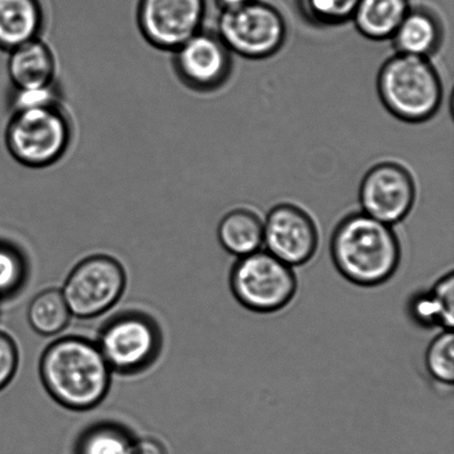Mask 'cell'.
I'll use <instances>...</instances> for the list:
<instances>
[{
    "label": "cell",
    "instance_id": "6da1fadb",
    "mask_svg": "<svg viewBox=\"0 0 454 454\" xmlns=\"http://www.w3.org/2000/svg\"><path fill=\"white\" fill-rule=\"evenodd\" d=\"M39 372L56 403L69 411H88L108 395L114 372L97 342L68 336L47 347Z\"/></svg>",
    "mask_w": 454,
    "mask_h": 454
},
{
    "label": "cell",
    "instance_id": "7a4b0ae2",
    "mask_svg": "<svg viewBox=\"0 0 454 454\" xmlns=\"http://www.w3.org/2000/svg\"><path fill=\"white\" fill-rule=\"evenodd\" d=\"M402 245L393 226L362 213L346 216L333 230V265L349 283L376 287L388 282L402 262Z\"/></svg>",
    "mask_w": 454,
    "mask_h": 454
},
{
    "label": "cell",
    "instance_id": "3957f363",
    "mask_svg": "<svg viewBox=\"0 0 454 454\" xmlns=\"http://www.w3.org/2000/svg\"><path fill=\"white\" fill-rule=\"evenodd\" d=\"M377 88L386 109L404 122L428 121L442 104V79L428 58L395 53L382 65Z\"/></svg>",
    "mask_w": 454,
    "mask_h": 454
},
{
    "label": "cell",
    "instance_id": "277c9868",
    "mask_svg": "<svg viewBox=\"0 0 454 454\" xmlns=\"http://www.w3.org/2000/svg\"><path fill=\"white\" fill-rule=\"evenodd\" d=\"M236 301L256 314H274L295 300L298 279L293 267L260 249L238 258L230 273Z\"/></svg>",
    "mask_w": 454,
    "mask_h": 454
},
{
    "label": "cell",
    "instance_id": "5b68a950",
    "mask_svg": "<svg viewBox=\"0 0 454 454\" xmlns=\"http://www.w3.org/2000/svg\"><path fill=\"white\" fill-rule=\"evenodd\" d=\"M69 141V123L58 106L13 113L7 126L9 153L26 167L51 166L64 155Z\"/></svg>",
    "mask_w": 454,
    "mask_h": 454
},
{
    "label": "cell",
    "instance_id": "8992f818",
    "mask_svg": "<svg viewBox=\"0 0 454 454\" xmlns=\"http://www.w3.org/2000/svg\"><path fill=\"white\" fill-rule=\"evenodd\" d=\"M98 347L111 371L133 375L148 369L162 349V333L149 315L128 311L102 328Z\"/></svg>",
    "mask_w": 454,
    "mask_h": 454
},
{
    "label": "cell",
    "instance_id": "52a82bcc",
    "mask_svg": "<svg viewBox=\"0 0 454 454\" xmlns=\"http://www.w3.org/2000/svg\"><path fill=\"white\" fill-rule=\"evenodd\" d=\"M216 34L231 52L247 59H265L282 48L287 28L278 9L253 0L222 12Z\"/></svg>",
    "mask_w": 454,
    "mask_h": 454
},
{
    "label": "cell",
    "instance_id": "ba28073f",
    "mask_svg": "<svg viewBox=\"0 0 454 454\" xmlns=\"http://www.w3.org/2000/svg\"><path fill=\"white\" fill-rule=\"evenodd\" d=\"M126 286V270L117 260L92 255L71 270L61 293L73 317L92 319L113 309Z\"/></svg>",
    "mask_w": 454,
    "mask_h": 454
},
{
    "label": "cell",
    "instance_id": "9c48e42d",
    "mask_svg": "<svg viewBox=\"0 0 454 454\" xmlns=\"http://www.w3.org/2000/svg\"><path fill=\"white\" fill-rule=\"evenodd\" d=\"M359 201L364 215L390 226L398 224L415 204V181L411 172L398 163L377 164L364 176Z\"/></svg>",
    "mask_w": 454,
    "mask_h": 454
},
{
    "label": "cell",
    "instance_id": "30bf717a",
    "mask_svg": "<svg viewBox=\"0 0 454 454\" xmlns=\"http://www.w3.org/2000/svg\"><path fill=\"white\" fill-rule=\"evenodd\" d=\"M206 0H140L137 20L150 43L176 51L201 30Z\"/></svg>",
    "mask_w": 454,
    "mask_h": 454
},
{
    "label": "cell",
    "instance_id": "8fae6325",
    "mask_svg": "<svg viewBox=\"0 0 454 454\" xmlns=\"http://www.w3.org/2000/svg\"><path fill=\"white\" fill-rule=\"evenodd\" d=\"M265 251L288 266H304L319 247L317 226L309 213L293 204L271 208L264 221Z\"/></svg>",
    "mask_w": 454,
    "mask_h": 454
},
{
    "label": "cell",
    "instance_id": "7c38bea8",
    "mask_svg": "<svg viewBox=\"0 0 454 454\" xmlns=\"http://www.w3.org/2000/svg\"><path fill=\"white\" fill-rule=\"evenodd\" d=\"M175 52L177 73L195 90H215L231 75V52L215 33L200 30Z\"/></svg>",
    "mask_w": 454,
    "mask_h": 454
},
{
    "label": "cell",
    "instance_id": "4fadbf2b",
    "mask_svg": "<svg viewBox=\"0 0 454 454\" xmlns=\"http://www.w3.org/2000/svg\"><path fill=\"white\" fill-rule=\"evenodd\" d=\"M8 74L15 89L53 84L56 61L51 48L38 38L9 51Z\"/></svg>",
    "mask_w": 454,
    "mask_h": 454
},
{
    "label": "cell",
    "instance_id": "5bb4252c",
    "mask_svg": "<svg viewBox=\"0 0 454 454\" xmlns=\"http://www.w3.org/2000/svg\"><path fill=\"white\" fill-rule=\"evenodd\" d=\"M391 39L398 53L429 58L442 46V24L429 9L411 8Z\"/></svg>",
    "mask_w": 454,
    "mask_h": 454
},
{
    "label": "cell",
    "instance_id": "9a60e30c",
    "mask_svg": "<svg viewBox=\"0 0 454 454\" xmlns=\"http://www.w3.org/2000/svg\"><path fill=\"white\" fill-rule=\"evenodd\" d=\"M43 22L39 0H0V48L11 51L37 38Z\"/></svg>",
    "mask_w": 454,
    "mask_h": 454
},
{
    "label": "cell",
    "instance_id": "2e32d148",
    "mask_svg": "<svg viewBox=\"0 0 454 454\" xmlns=\"http://www.w3.org/2000/svg\"><path fill=\"white\" fill-rule=\"evenodd\" d=\"M222 247L235 257L260 251L264 245V221L247 208L227 213L217 227Z\"/></svg>",
    "mask_w": 454,
    "mask_h": 454
},
{
    "label": "cell",
    "instance_id": "e0dca14e",
    "mask_svg": "<svg viewBox=\"0 0 454 454\" xmlns=\"http://www.w3.org/2000/svg\"><path fill=\"white\" fill-rule=\"evenodd\" d=\"M411 9L409 0H359L353 20L364 37L380 42L394 37Z\"/></svg>",
    "mask_w": 454,
    "mask_h": 454
},
{
    "label": "cell",
    "instance_id": "ac0fdd59",
    "mask_svg": "<svg viewBox=\"0 0 454 454\" xmlns=\"http://www.w3.org/2000/svg\"><path fill=\"white\" fill-rule=\"evenodd\" d=\"M71 311L59 289L51 288L39 293L28 307L31 328L42 336H55L68 326Z\"/></svg>",
    "mask_w": 454,
    "mask_h": 454
},
{
    "label": "cell",
    "instance_id": "d6986e66",
    "mask_svg": "<svg viewBox=\"0 0 454 454\" xmlns=\"http://www.w3.org/2000/svg\"><path fill=\"white\" fill-rule=\"evenodd\" d=\"M135 440L114 424H98L80 435L75 454H132Z\"/></svg>",
    "mask_w": 454,
    "mask_h": 454
},
{
    "label": "cell",
    "instance_id": "ffe728a7",
    "mask_svg": "<svg viewBox=\"0 0 454 454\" xmlns=\"http://www.w3.org/2000/svg\"><path fill=\"white\" fill-rule=\"evenodd\" d=\"M454 336L442 329L429 342L425 354V366L431 380L442 387H452L454 381Z\"/></svg>",
    "mask_w": 454,
    "mask_h": 454
},
{
    "label": "cell",
    "instance_id": "44dd1931",
    "mask_svg": "<svg viewBox=\"0 0 454 454\" xmlns=\"http://www.w3.org/2000/svg\"><path fill=\"white\" fill-rule=\"evenodd\" d=\"M359 0H298L300 11L315 26H338L353 20Z\"/></svg>",
    "mask_w": 454,
    "mask_h": 454
},
{
    "label": "cell",
    "instance_id": "7402d4cb",
    "mask_svg": "<svg viewBox=\"0 0 454 454\" xmlns=\"http://www.w3.org/2000/svg\"><path fill=\"white\" fill-rule=\"evenodd\" d=\"M26 278L25 257L16 247L0 242V300L20 292Z\"/></svg>",
    "mask_w": 454,
    "mask_h": 454
},
{
    "label": "cell",
    "instance_id": "603a6c76",
    "mask_svg": "<svg viewBox=\"0 0 454 454\" xmlns=\"http://www.w3.org/2000/svg\"><path fill=\"white\" fill-rule=\"evenodd\" d=\"M409 313L411 318L422 327H439L443 329L442 309L429 291L417 293L409 302Z\"/></svg>",
    "mask_w": 454,
    "mask_h": 454
},
{
    "label": "cell",
    "instance_id": "cb8c5ba5",
    "mask_svg": "<svg viewBox=\"0 0 454 454\" xmlns=\"http://www.w3.org/2000/svg\"><path fill=\"white\" fill-rule=\"evenodd\" d=\"M58 95L55 86L18 88L12 97L13 113L31 109L47 108L58 106Z\"/></svg>",
    "mask_w": 454,
    "mask_h": 454
},
{
    "label": "cell",
    "instance_id": "d4e9b609",
    "mask_svg": "<svg viewBox=\"0 0 454 454\" xmlns=\"http://www.w3.org/2000/svg\"><path fill=\"white\" fill-rule=\"evenodd\" d=\"M430 292L433 293L440 309H442L443 329L452 331L454 323V276L452 270L435 280Z\"/></svg>",
    "mask_w": 454,
    "mask_h": 454
},
{
    "label": "cell",
    "instance_id": "484cf974",
    "mask_svg": "<svg viewBox=\"0 0 454 454\" xmlns=\"http://www.w3.org/2000/svg\"><path fill=\"white\" fill-rule=\"evenodd\" d=\"M20 364V351L15 340L0 331V391L6 388L16 376Z\"/></svg>",
    "mask_w": 454,
    "mask_h": 454
},
{
    "label": "cell",
    "instance_id": "4316f807",
    "mask_svg": "<svg viewBox=\"0 0 454 454\" xmlns=\"http://www.w3.org/2000/svg\"><path fill=\"white\" fill-rule=\"evenodd\" d=\"M132 454H168L166 447L159 440L144 438L135 440L132 447Z\"/></svg>",
    "mask_w": 454,
    "mask_h": 454
},
{
    "label": "cell",
    "instance_id": "83f0119b",
    "mask_svg": "<svg viewBox=\"0 0 454 454\" xmlns=\"http://www.w3.org/2000/svg\"><path fill=\"white\" fill-rule=\"evenodd\" d=\"M217 6L220 7L222 12L231 11V9L244 6L253 0H215Z\"/></svg>",
    "mask_w": 454,
    "mask_h": 454
}]
</instances>
